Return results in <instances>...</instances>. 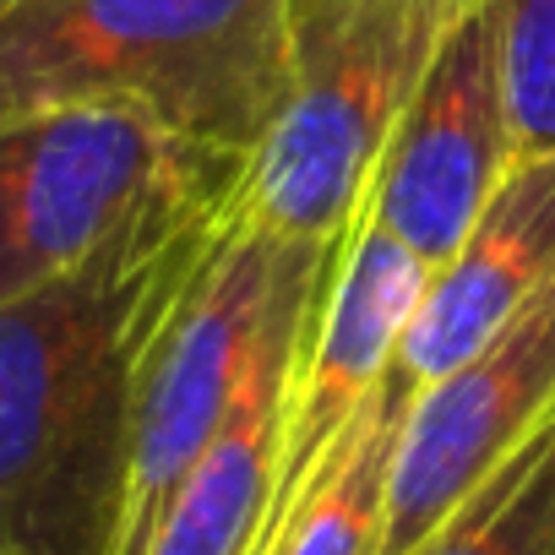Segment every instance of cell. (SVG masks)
I'll return each mask as SVG.
<instances>
[{"instance_id": "9c48e42d", "label": "cell", "mask_w": 555, "mask_h": 555, "mask_svg": "<svg viewBox=\"0 0 555 555\" xmlns=\"http://www.w3.org/2000/svg\"><path fill=\"white\" fill-rule=\"evenodd\" d=\"M555 284V147L517 153L463 245L430 272L398 371L414 392L479 354L533 295Z\"/></svg>"}, {"instance_id": "ba28073f", "label": "cell", "mask_w": 555, "mask_h": 555, "mask_svg": "<svg viewBox=\"0 0 555 555\" xmlns=\"http://www.w3.org/2000/svg\"><path fill=\"white\" fill-rule=\"evenodd\" d=\"M430 261H420L365 202L344 234V250L333 261V278L317 300L289 414H284V457H278V495L267 512L261 539L284 522L300 495L317 485L327 457L338 452L344 430L360 420L371 392L392 376L403 333L425 300Z\"/></svg>"}, {"instance_id": "7c38bea8", "label": "cell", "mask_w": 555, "mask_h": 555, "mask_svg": "<svg viewBox=\"0 0 555 555\" xmlns=\"http://www.w3.org/2000/svg\"><path fill=\"white\" fill-rule=\"evenodd\" d=\"M409 555H555V420Z\"/></svg>"}, {"instance_id": "4fadbf2b", "label": "cell", "mask_w": 555, "mask_h": 555, "mask_svg": "<svg viewBox=\"0 0 555 555\" xmlns=\"http://www.w3.org/2000/svg\"><path fill=\"white\" fill-rule=\"evenodd\" d=\"M517 153L555 147V0H485Z\"/></svg>"}, {"instance_id": "7a4b0ae2", "label": "cell", "mask_w": 555, "mask_h": 555, "mask_svg": "<svg viewBox=\"0 0 555 555\" xmlns=\"http://www.w3.org/2000/svg\"><path fill=\"white\" fill-rule=\"evenodd\" d=\"M289 12L295 0H17L0 7V120L115 99L256 158L289 88Z\"/></svg>"}, {"instance_id": "3957f363", "label": "cell", "mask_w": 555, "mask_h": 555, "mask_svg": "<svg viewBox=\"0 0 555 555\" xmlns=\"http://www.w3.org/2000/svg\"><path fill=\"white\" fill-rule=\"evenodd\" d=\"M468 0H295L289 88L245 169V212L284 240H338L382 147Z\"/></svg>"}, {"instance_id": "5b68a950", "label": "cell", "mask_w": 555, "mask_h": 555, "mask_svg": "<svg viewBox=\"0 0 555 555\" xmlns=\"http://www.w3.org/2000/svg\"><path fill=\"white\" fill-rule=\"evenodd\" d=\"M245 169L250 158L115 99L0 120V306L77 272L169 202L240 191Z\"/></svg>"}, {"instance_id": "5bb4252c", "label": "cell", "mask_w": 555, "mask_h": 555, "mask_svg": "<svg viewBox=\"0 0 555 555\" xmlns=\"http://www.w3.org/2000/svg\"><path fill=\"white\" fill-rule=\"evenodd\" d=\"M0 7H17V0H0Z\"/></svg>"}, {"instance_id": "6da1fadb", "label": "cell", "mask_w": 555, "mask_h": 555, "mask_svg": "<svg viewBox=\"0 0 555 555\" xmlns=\"http://www.w3.org/2000/svg\"><path fill=\"white\" fill-rule=\"evenodd\" d=\"M240 191L169 202L0 306V555H115L142 354Z\"/></svg>"}, {"instance_id": "8fae6325", "label": "cell", "mask_w": 555, "mask_h": 555, "mask_svg": "<svg viewBox=\"0 0 555 555\" xmlns=\"http://www.w3.org/2000/svg\"><path fill=\"white\" fill-rule=\"evenodd\" d=\"M409 398L414 382H403V371L392 365V376L371 392L360 420L344 430L317 485L256 544V555H382L387 479H392V452H398Z\"/></svg>"}, {"instance_id": "8992f818", "label": "cell", "mask_w": 555, "mask_h": 555, "mask_svg": "<svg viewBox=\"0 0 555 555\" xmlns=\"http://www.w3.org/2000/svg\"><path fill=\"white\" fill-rule=\"evenodd\" d=\"M555 420V284L533 295L479 354L409 398L382 555L425 544L533 430Z\"/></svg>"}, {"instance_id": "277c9868", "label": "cell", "mask_w": 555, "mask_h": 555, "mask_svg": "<svg viewBox=\"0 0 555 555\" xmlns=\"http://www.w3.org/2000/svg\"><path fill=\"white\" fill-rule=\"evenodd\" d=\"M349 234V229H344ZM338 240H284L261 229L245 202L229 207L207 256L164 311L131 398V452H126V501L115 528V555H147L158 522L185 485L191 463L207 452L229 420L261 338L311 272L333 261Z\"/></svg>"}, {"instance_id": "30bf717a", "label": "cell", "mask_w": 555, "mask_h": 555, "mask_svg": "<svg viewBox=\"0 0 555 555\" xmlns=\"http://www.w3.org/2000/svg\"><path fill=\"white\" fill-rule=\"evenodd\" d=\"M338 250H333V261H338ZM333 261L322 272H311L278 306L229 420L218 425L207 452L191 463L147 555H256L272 495H278V457H284V414H289L295 365H300L317 300L333 278Z\"/></svg>"}, {"instance_id": "52a82bcc", "label": "cell", "mask_w": 555, "mask_h": 555, "mask_svg": "<svg viewBox=\"0 0 555 555\" xmlns=\"http://www.w3.org/2000/svg\"><path fill=\"white\" fill-rule=\"evenodd\" d=\"M512 158L517 137L495 23L485 0H468L382 147L365 207L436 272L495 196Z\"/></svg>"}]
</instances>
